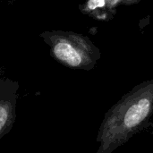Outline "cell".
Instances as JSON below:
<instances>
[{"mask_svg": "<svg viewBox=\"0 0 153 153\" xmlns=\"http://www.w3.org/2000/svg\"><path fill=\"white\" fill-rule=\"evenodd\" d=\"M19 85L10 80H0V139L9 134L16 119Z\"/></svg>", "mask_w": 153, "mask_h": 153, "instance_id": "3957f363", "label": "cell"}, {"mask_svg": "<svg viewBox=\"0 0 153 153\" xmlns=\"http://www.w3.org/2000/svg\"><path fill=\"white\" fill-rule=\"evenodd\" d=\"M153 117V79L144 81L124 94L104 115L95 153H113L134 135L151 126Z\"/></svg>", "mask_w": 153, "mask_h": 153, "instance_id": "6da1fadb", "label": "cell"}, {"mask_svg": "<svg viewBox=\"0 0 153 153\" xmlns=\"http://www.w3.org/2000/svg\"><path fill=\"white\" fill-rule=\"evenodd\" d=\"M79 9L83 14L100 22L110 21L117 11L113 0H86Z\"/></svg>", "mask_w": 153, "mask_h": 153, "instance_id": "277c9868", "label": "cell"}, {"mask_svg": "<svg viewBox=\"0 0 153 153\" xmlns=\"http://www.w3.org/2000/svg\"><path fill=\"white\" fill-rule=\"evenodd\" d=\"M142 0H113L114 4L116 6V8L117 9V7L119 6H130L133 4H136L139 2H141Z\"/></svg>", "mask_w": 153, "mask_h": 153, "instance_id": "5b68a950", "label": "cell"}, {"mask_svg": "<svg viewBox=\"0 0 153 153\" xmlns=\"http://www.w3.org/2000/svg\"><path fill=\"white\" fill-rule=\"evenodd\" d=\"M151 127H152V132L153 133V122H152V124H151Z\"/></svg>", "mask_w": 153, "mask_h": 153, "instance_id": "8992f818", "label": "cell"}, {"mask_svg": "<svg viewBox=\"0 0 153 153\" xmlns=\"http://www.w3.org/2000/svg\"><path fill=\"white\" fill-rule=\"evenodd\" d=\"M49 47L50 56L59 64L74 70L91 71L101 57L98 47L89 39L74 31L51 30L40 34Z\"/></svg>", "mask_w": 153, "mask_h": 153, "instance_id": "7a4b0ae2", "label": "cell"}]
</instances>
